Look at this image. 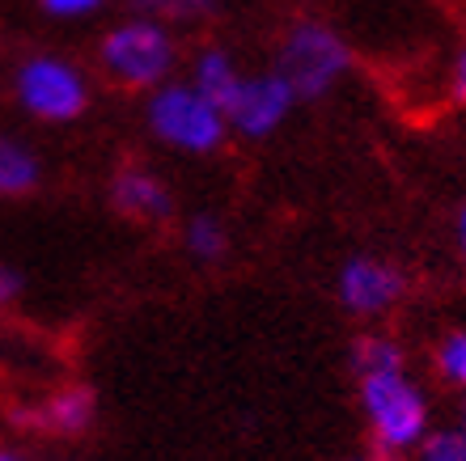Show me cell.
<instances>
[{
  "label": "cell",
  "instance_id": "cell-1",
  "mask_svg": "<svg viewBox=\"0 0 466 461\" xmlns=\"http://www.w3.org/2000/svg\"><path fill=\"white\" fill-rule=\"evenodd\" d=\"M348 360L373 449L386 457H411L420 440L432 432V402L407 368L403 343L386 330H365L356 335Z\"/></svg>",
  "mask_w": 466,
  "mask_h": 461
},
{
  "label": "cell",
  "instance_id": "cell-2",
  "mask_svg": "<svg viewBox=\"0 0 466 461\" xmlns=\"http://www.w3.org/2000/svg\"><path fill=\"white\" fill-rule=\"evenodd\" d=\"M98 73L106 85L123 89V94H153L166 81L178 76V35L170 25L148 22V17H123V22L106 25L98 38Z\"/></svg>",
  "mask_w": 466,
  "mask_h": 461
},
{
  "label": "cell",
  "instance_id": "cell-3",
  "mask_svg": "<svg viewBox=\"0 0 466 461\" xmlns=\"http://www.w3.org/2000/svg\"><path fill=\"white\" fill-rule=\"evenodd\" d=\"M352 47L348 38L322 17H297L276 38L271 73L284 76V85L297 94V102H322L348 81L352 73Z\"/></svg>",
  "mask_w": 466,
  "mask_h": 461
},
{
  "label": "cell",
  "instance_id": "cell-4",
  "mask_svg": "<svg viewBox=\"0 0 466 461\" xmlns=\"http://www.w3.org/2000/svg\"><path fill=\"white\" fill-rule=\"evenodd\" d=\"M13 106L38 127H68L94 102V81L76 60L60 51H30L9 73Z\"/></svg>",
  "mask_w": 466,
  "mask_h": 461
},
{
  "label": "cell",
  "instance_id": "cell-5",
  "mask_svg": "<svg viewBox=\"0 0 466 461\" xmlns=\"http://www.w3.org/2000/svg\"><path fill=\"white\" fill-rule=\"evenodd\" d=\"M145 127L166 153L178 157H217L233 135L225 110L187 76H174L145 97Z\"/></svg>",
  "mask_w": 466,
  "mask_h": 461
},
{
  "label": "cell",
  "instance_id": "cell-6",
  "mask_svg": "<svg viewBox=\"0 0 466 461\" xmlns=\"http://www.w3.org/2000/svg\"><path fill=\"white\" fill-rule=\"evenodd\" d=\"M335 301L356 322H381L407 301V271L381 255H352L335 271Z\"/></svg>",
  "mask_w": 466,
  "mask_h": 461
},
{
  "label": "cell",
  "instance_id": "cell-7",
  "mask_svg": "<svg viewBox=\"0 0 466 461\" xmlns=\"http://www.w3.org/2000/svg\"><path fill=\"white\" fill-rule=\"evenodd\" d=\"M301 106L297 94L284 85V76L268 73H246L242 89L233 94V102L225 106V119H229V132L238 140H250V145H263L271 135L284 132V123L293 119V110Z\"/></svg>",
  "mask_w": 466,
  "mask_h": 461
},
{
  "label": "cell",
  "instance_id": "cell-8",
  "mask_svg": "<svg viewBox=\"0 0 466 461\" xmlns=\"http://www.w3.org/2000/svg\"><path fill=\"white\" fill-rule=\"evenodd\" d=\"M106 204L115 207V216L132 220V225H145V229H157V225H170L174 220L170 183L153 165H140V161H123L119 170L111 174Z\"/></svg>",
  "mask_w": 466,
  "mask_h": 461
},
{
  "label": "cell",
  "instance_id": "cell-9",
  "mask_svg": "<svg viewBox=\"0 0 466 461\" xmlns=\"http://www.w3.org/2000/svg\"><path fill=\"white\" fill-rule=\"evenodd\" d=\"M98 419V398H94V389L89 386H60L51 389L43 406H38V424L43 432L51 436H86L89 427Z\"/></svg>",
  "mask_w": 466,
  "mask_h": 461
},
{
  "label": "cell",
  "instance_id": "cell-10",
  "mask_svg": "<svg viewBox=\"0 0 466 461\" xmlns=\"http://www.w3.org/2000/svg\"><path fill=\"white\" fill-rule=\"evenodd\" d=\"M187 81L199 89L204 97H212L217 106H229L233 94L242 89L246 81V68L233 60V51L221 47V43H208V47H199L191 55V68H187Z\"/></svg>",
  "mask_w": 466,
  "mask_h": 461
},
{
  "label": "cell",
  "instance_id": "cell-11",
  "mask_svg": "<svg viewBox=\"0 0 466 461\" xmlns=\"http://www.w3.org/2000/svg\"><path fill=\"white\" fill-rule=\"evenodd\" d=\"M43 186V157L30 140L0 132V199H30Z\"/></svg>",
  "mask_w": 466,
  "mask_h": 461
},
{
  "label": "cell",
  "instance_id": "cell-12",
  "mask_svg": "<svg viewBox=\"0 0 466 461\" xmlns=\"http://www.w3.org/2000/svg\"><path fill=\"white\" fill-rule=\"evenodd\" d=\"M229 225H225L217 212H196V216H187L183 225V250L191 263H199V267H217V263H225V255H229Z\"/></svg>",
  "mask_w": 466,
  "mask_h": 461
},
{
  "label": "cell",
  "instance_id": "cell-13",
  "mask_svg": "<svg viewBox=\"0 0 466 461\" xmlns=\"http://www.w3.org/2000/svg\"><path fill=\"white\" fill-rule=\"evenodd\" d=\"M217 5L221 0H132L136 17H148V22L170 25L174 35L187 30V25H204L217 17Z\"/></svg>",
  "mask_w": 466,
  "mask_h": 461
},
{
  "label": "cell",
  "instance_id": "cell-14",
  "mask_svg": "<svg viewBox=\"0 0 466 461\" xmlns=\"http://www.w3.org/2000/svg\"><path fill=\"white\" fill-rule=\"evenodd\" d=\"M432 368L450 389H458L466 398V330H450L432 347Z\"/></svg>",
  "mask_w": 466,
  "mask_h": 461
},
{
  "label": "cell",
  "instance_id": "cell-15",
  "mask_svg": "<svg viewBox=\"0 0 466 461\" xmlns=\"http://www.w3.org/2000/svg\"><path fill=\"white\" fill-rule=\"evenodd\" d=\"M411 461H466V432L458 424L432 427L429 436L416 445Z\"/></svg>",
  "mask_w": 466,
  "mask_h": 461
},
{
  "label": "cell",
  "instance_id": "cell-16",
  "mask_svg": "<svg viewBox=\"0 0 466 461\" xmlns=\"http://www.w3.org/2000/svg\"><path fill=\"white\" fill-rule=\"evenodd\" d=\"M38 9L56 17V22H86L106 9V0H38Z\"/></svg>",
  "mask_w": 466,
  "mask_h": 461
},
{
  "label": "cell",
  "instance_id": "cell-17",
  "mask_svg": "<svg viewBox=\"0 0 466 461\" xmlns=\"http://www.w3.org/2000/svg\"><path fill=\"white\" fill-rule=\"evenodd\" d=\"M450 97L466 106V43H458L454 60H450Z\"/></svg>",
  "mask_w": 466,
  "mask_h": 461
},
{
  "label": "cell",
  "instance_id": "cell-18",
  "mask_svg": "<svg viewBox=\"0 0 466 461\" xmlns=\"http://www.w3.org/2000/svg\"><path fill=\"white\" fill-rule=\"evenodd\" d=\"M17 292H22V276H17L13 267H5V263H0V309L17 301Z\"/></svg>",
  "mask_w": 466,
  "mask_h": 461
},
{
  "label": "cell",
  "instance_id": "cell-19",
  "mask_svg": "<svg viewBox=\"0 0 466 461\" xmlns=\"http://www.w3.org/2000/svg\"><path fill=\"white\" fill-rule=\"evenodd\" d=\"M454 250H458V258L466 263V204L454 212Z\"/></svg>",
  "mask_w": 466,
  "mask_h": 461
},
{
  "label": "cell",
  "instance_id": "cell-20",
  "mask_svg": "<svg viewBox=\"0 0 466 461\" xmlns=\"http://www.w3.org/2000/svg\"><path fill=\"white\" fill-rule=\"evenodd\" d=\"M339 461H403V457H386V453L369 449V453H356V457H339Z\"/></svg>",
  "mask_w": 466,
  "mask_h": 461
},
{
  "label": "cell",
  "instance_id": "cell-21",
  "mask_svg": "<svg viewBox=\"0 0 466 461\" xmlns=\"http://www.w3.org/2000/svg\"><path fill=\"white\" fill-rule=\"evenodd\" d=\"M0 461H30V457H22V453H13V449H0Z\"/></svg>",
  "mask_w": 466,
  "mask_h": 461
},
{
  "label": "cell",
  "instance_id": "cell-22",
  "mask_svg": "<svg viewBox=\"0 0 466 461\" xmlns=\"http://www.w3.org/2000/svg\"><path fill=\"white\" fill-rule=\"evenodd\" d=\"M458 427L466 432V398H462V406H458Z\"/></svg>",
  "mask_w": 466,
  "mask_h": 461
}]
</instances>
